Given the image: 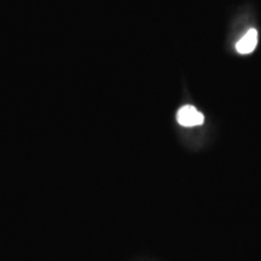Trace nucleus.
Wrapping results in <instances>:
<instances>
[{"instance_id": "obj_2", "label": "nucleus", "mask_w": 261, "mask_h": 261, "mask_svg": "<svg viewBox=\"0 0 261 261\" xmlns=\"http://www.w3.org/2000/svg\"><path fill=\"white\" fill-rule=\"evenodd\" d=\"M257 45V32L256 29H249L246 33V35L240 39V41L236 44V50L241 55L252 54L255 50Z\"/></svg>"}, {"instance_id": "obj_1", "label": "nucleus", "mask_w": 261, "mask_h": 261, "mask_svg": "<svg viewBox=\"0 0 261 261\" xmlns=\"http://www.w3.org/2000/svg\"><path fill=\"white\" fill-rule=\"evenodd\" d=\"M177 121L182 127L203 125L204 115L194 106H182L177 113Z\"/></svg>"}]
</instances>
